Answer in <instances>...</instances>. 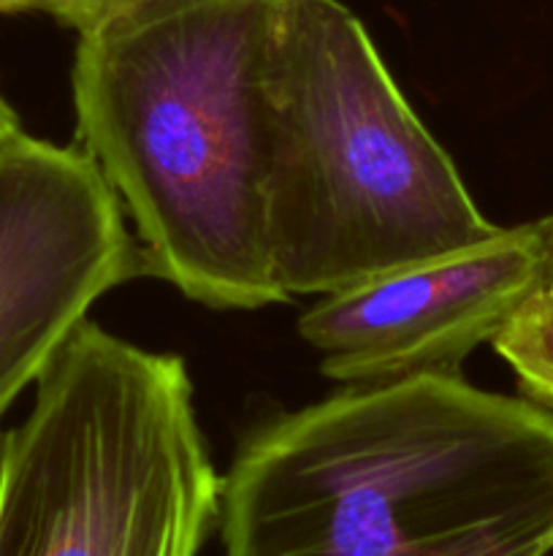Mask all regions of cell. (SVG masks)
Returning <instances> with one entry per match:
<instances>
[{
  "label": "cell",
  "mask_w": 553,
  "mask_h": 556,
  "mask_svg": "<svg viewBox=\"0 0 553 556\" xmlns=\"http://www.w3.org/2000/svg\"><path fill=\"white\" fill-rule=\"evenodd\" d=\"M222 556H553V413L459 372L345 391L255 429Z\"/></svg>",
  "instance_id": "cell-1"
},
{
  "label": "cell",
  "mask_w": 553,
  "mask_h": 556,
  "mask_svg": "<svg viewBox=\"0 0 553 556\" xmlns=\"http://www.w3.org/2000/svg\"><path fill=\"white\" fill-rule=\"evenodd\" d=\"M276 0H157L79 33L76 147L133 223L146 275L215 309L287 302L263 226Z\"/></svg>",
  "instance_id": "cell-2"
},
{
  "label": "cell",
  "mask_w": 553,
  "mask_h": 556,
  "mask_svg": "<svg viewBox=\"0 0 553 556\" xmlns=\"http://www.w3.org/2000/svg\"><path fill=\"white\" fill-rule=\"evenodd\" d=\"M263 226L287 302L450 258L502 231L339 0H276L263 76Z\"/></svg>",
  "instance_id": "cell-3"
},
{
  "label": "cell",
  "mask_w": 553,
  "mask_h": 556,
  "mask_svg": "<svg viewBox=\"0 0 553 556\" xmlns=\"http://www.w3.org/2000/svg\"><path fill=\"white\" fill-rule=\"evenodd\" d=\"M220 486L182 358L85 320L0 434V556H198Z\"/></svg>",
  "instance_id": "cell-4"
},
{
  "label": "cell",
  "mask_w": 553,
  "mask_h": 556,
  "mask_svg": "<svg viewBox=\"0 0 553 556\" xmlns=\"http://www.w3.org/2000/svg\"><path fill=\"white\" fill-rule=\"evenodd\" d=\"M146 275L103 174L79 147H0V421L112 288Z\"/></svg>",
  "instance_id": "cell-5"
},
{
  "label": "cell",
  "mask_w": 553,
  "mask_h": 556,
  "mask_svg": "<svg viewBox=\"0 0 553 556\" xmlns=\"http://www.w3.org/2000/svg\"><path fill=\"white\" fill-rule=\"evenodd\" d=\"M545 277L540 220L432 264L329 293L298 320L325 378L342 386L455 372L537 296Z\"/></svg>",
  "instance_id": "cell-6"
},
{
  "label": "cell",
  "mask_w": 553,
  "mask_h": 556,
  "mask_svg": "<svg viewBox=\"0 0 553 556\" xmlns=\"http://www.w3.org/2000/svg\"><path fill=\"white\" fill-rule=\"evenodd\" d=\"M531 402L553 413V291H540L491 342Z\"/></svg>",
  "instance_id": "cell-7"
},
{
  "label": "cell",
  "mask_w": 553,
  "mask_h": 556,
  "mask_svg": "<svg viewBox=\"0 0 553 556\" xmlns=\"http://www.w3.org/2000/svg\"><path fill=\"white\" fill-rule=\"evenodd\" d=\"M150 3H157V0H49L43 14L54 16L60 25L81 33Z\"/></svg>",
  "instance_id": "cell-8"
},
{
  "label": "cell",
  "mask_w": 553,
  "mask_h": 556,
  "mask_svg": "<svg viewBox=\"0 0 553 556\" xmlns=\"http://www.w3.org/2000/svg\"><path fill=\"white\" fill-rule=\"evenodd\" d=\"M16 134H22L20 117H16V112L11 109V103L5 101L3 92H0V147L9 144Z\"/></svg>",
  "instance_id": "cell-9"
},
{
  "label": "cell",
  "mask_w": 553,
  "mask_h": 556,
  "mask_svg": "<svg viewBox=\"0 0 553 556\" xmlns=\"http://www.w3.org/2000/svg\"><path fill=\"white\" fill-rule=\"evenodd\" d=\"M542 237H545V277H542L540 291H553V215L542 217Z\"/></svg>",
  "instance_id": "cell-10"
},
{
  "label": "cell",
  "mask_w": 553,
  "mask_h": 556,
  "mask_svg": "<svg viewBox=\"0 0 553 556\" xmlns=\"http://www.w3.org/2000/svg\"><path fill=\"white\" fill-rule=\"evenodd\" d=\"M49 0H0V16L25 14V11H43Z\"/></svg>",
  "instance_id": "cell-11"
}]
</instances>
